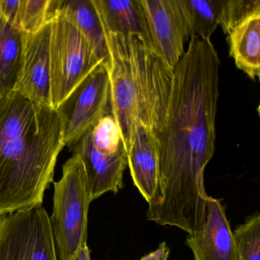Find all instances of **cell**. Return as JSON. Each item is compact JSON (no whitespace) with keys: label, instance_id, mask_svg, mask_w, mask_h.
Masks as SVG:
<instances>
[{"label":"cell","instance_id":"obj_1","mask_svg":"<svg viewBox=\"0 0 260 260\" xmlns=\"http://www.w3.org/2000/svg\"><path fill=\"white\" fill-rule=\"evenodd\" d=\"M220 62L211 40L191 39L173 70L167 113L155 132L159 187L147 218L188 234L207 217L205 170L215 151Z\"/></svg>","mask_w":260,"mask_h":260},{"label":"cell","instance_id":"obj_2","mask_svg":"<svg viewBox=\"0 0 260 260\" xmlns=\"http://www.w3.org/2000/svg\"><path fill=\"white\" fill-rule=\"evenodd\" d=\"M64 147L55 109L16 91L0 96V215L42 205Z\"/></svg>","mask_w":260,"mask_h":260},{"label":"cell","instance_id":"obj_3","mask_svg":"<svg viewBox=\"0 0 260 260\" xmlns=\"http://www.w3.org/2000/svg\"><path fill=\"white\" fill-rule=\"evenodd\" d=\"M109 62L110 112L119 126L126 153L136 127L156 132L162 124L173 70L152 42L135 35L105 31Z\"/></svg>","mask_w":260,"mask_h":260},{"label":"cell","instance_id":"obj_4","mask_svg":"<svg viewBox=\"0 0 260 260\" xmlns=\"http://www.w3.org/2000/svg\"><path fill=\"white\" fill-rule=\"evenodd\" d=\"M51 220L57 260H73L87 245L89 200L84 166L77 155L65 162L63 174L54 182Z\"/></svg>","mask_w":260,"mask_h":260},{"label":"cell","instance_id":"obj_5","mask_svg":"<svg viewBox=\"0 0 260 260\" xmlns=\"http://www.w3.org/2000/svg\"><path fill=\"white\" fill-rule=\"evenodd\" d=\"M50 61L51 107L54 109L103 63L84 36L61 16L51 20Z\"/></svg>","mask_w":260,"mask_h":260},{"label":"cell","instance_id":"obj_6","mask_svg":"<svg viewBox=\"0 0 260 260\" xmlns=\"http://www.w3.org/2000/svg\"><path fill=\"white\" fill-rule=\"evenodd\" d=\"M0 260H57L51 220L42 205L0 215Z\"/></svg>","mask_w":260,"mask_h":260},{"label":"cell","instance_id":"obj_7","mask_svg":"<svg viewBox=\"0 0 260 260\" xmlns=\"http://www.w3.org/2000/svg\"><path fill=\"white\" fill-rule=\"evenodd\" d=\"M110 87L106 67H97L55 109L63 144L74 147L110 109Z\"/></svg>","mask_w":260,"mask_h":260},{"label":"cell","instance_id":"obj_8","mask_svg":"<svg viewBox=\"0 0 260 260\" xmlns=\"http://www.w3.org/2000/svg\"><path fill=\"white\" fill-rule=\"evenodd\" d=\"M51 21L23 37L22 65L14 90L32 101L51 106Z\"/></svg>","mask_w":260,"mask_h":260},{"label":"cell","instance_id":"obj_9","mask_svg":"<svg viewBox=\"0 0 260 260\" xmlns=\"http://www.w3.org/2000/svg\"><path fill=\"white\" fill-rule=\"evenodd\" d=\"M152 42L174 70L185 54L189 36L177 0H141Z\"/></svg>","mask_w":260,"mask_h":260},{"label":"cell","instance_id":"obj_10","mask_svg":"<svg viewBox=\"0 0 260 260\" xmlns=\"http://www.w3.org/2000/svg\"><path fill=\"white\" fill-rule=\"evenodd\" d=\"M90 131L70 150L80 158L84 166L92 202L106 193H118L123 188V175L127 160L124 147L114 154L97 150L91 140Z\"/></svg>","mask_w":260,"mask_h":260},{"label":"cell","instance_id":"obj_11","mask_svg":"<svg viewBox=\"0 0 260 260\" xmlns=\"http://www.w3.org/2000/svg\"><path fill=\"white\" fill-rule=\"evenodd\" d=\"M185 243L194 260H237L234 232L220 199L208 197L205 223L199 231L188 234Z\"/></svg>","mask_w":260,"mask_h":260},{"label":"cell","instance_id":"obj_12","mask_svg":"<svg viewBox=\"0 0 260 260\" xmlns=\"http://www.w3.org/2000/svg\"><path fill=\"white\" fill-rule=\"evenodd\" d=\"M127 160L134 184L149 205L159 187L158 141L153 131L143 125L136 127Z\"/></svg>","mask_w":260,"mask_h":260},{"label":"cell","instance_id":"obj_13","mask_svg":"<svg viewBox=\"0 0 260 260\" xmlns=\"http://www.w3.org/2000/svg\"><path fill=\"white\" fill-rule=\"evenodd\" d=\"M50 14L61 16L71 22L90 45L105 67L109 62L104 31L92 0H51Z\"/></svg>","mask_w":260,"mask_h":260},{"label":"cell","instance_id":"obj_14","mask_svg":"<svg viewBox=\"0 0 260 260\" xmlns=\"http://www.w3.org/2000/svg\"><path fill=\"white\" fill-rule=\"evenodd\" d=\"M92 3L103 31L135 35L153 43L141 0H92Z\"/></svg>","mask_w":260,"mask_h":260},{"label":"cell","instance_id":"obj_15","mask_svg":"<svg viewBox=\"0 0 260 260\" xmlns=\"http://www.w3.org/2000/svg\"><path fill=\"white\" fill-rule=\"evenodd\" d=\"M230 56L236 66L251 80L260 74V12L251 15L226 35Z\"/></svg>","mask_w":260,"mask_h":260},{"label":"cell","instance_id":"obj_16","mask_svg":"<svg viewBox=\"0 0 260 260\" xmlns=\"http://www.w3.org/2000/svg\"><path fill=\"white\" fill-rule=\"evenodd\" d=\"M24 33L0 16V96L14 90L22 65Z\"/></svg>","mask_w":260,"mask_h":260},{"label":"cell","instance_id":"obj_17","mask_svg":"<svg viewBox=\"0 0 260 260\" xmlns=\"http://www.w3.org/2000/svg\"><path fill=\"white\" fill-rule=\"evenodd\" d=\"M189 39L211 40L220 25L223 0H177Z\"/></svg>","mask_w":260,"mask_h":260},{"label":"cell","instance_id":"obj_18","mask_svg":"<svg viewBox=\"0 0 260 260\" xmlns=\"http://www.w3.org/2000/svg\"><path fill=\"white\" fill-rule=\"evenodd\" d=\"M234 232L237 248V260H260V214L246 217Z\"/></svg>","mask_w":260,"mask_h":260},{"label":"cell","instance_id":"obj_19","mask_svg":"<svg viewBox=\"0 0 260 260\" xmlns=\"http://www.w3.org/2000/svg\"><path fill=\"white\" fill-rule=\"evenodd\" d=\"M91 140L97 150L107 154H114L124 147L119 126L109 109L90 131Z\"/></svg>","mask_w":260,"mask_h":260},{"label":"cell","instance_id":"obj_20","mask_svg":"<svg viewBox=\"0 0 260 260\" xmlns=\"http://www.w3.org/2000/svg\"><path fill=\"white\" fill-rule=\"evenodd\" d=\"M50 5L51 0H21L19 29L25 34L38 32L51 22Z\"/></svg>","mask_w":260,"mask_h":260},{"label":"cell","instance_id":"obj_21","mask_svg":"<svg viewBox=\"0 0 260 260\" xmlns=\"http://www.w3.org/2000/svg\"><path fill=\"white\" fill-rule=\"evenodd\" d=\"M258 12L259 0H223L219 25L226 36L236 25Z\"/></svg>","mask_w":260,"mask_h":260},{"label":"cell","instance_id":"obj_22","mask_svg":"<svg viewBox=\"0 0 260 260\" xmlns=\"http://www.w3.org/2000/svg\"><path fill=\"white\" fill-rule=\"evenodd\" d=\"M20 4L21 0H0V16H2L8 23L18 29H19Z\"/></svg>","mask_w":260,"mask_h":260},{"label":"cell","instance_id":"obj_23","mask_svg":"<svg viewBox=\"0 0 260 260\" xmlns=\"http://www.w3.org/2000/svg\"><path fill=\"white\" fill-rule=\"evenodd\" d=\"M168 247L166 242H161L158 246L157 249H155L153 252L144 255L140 260H157V258L160 256L161 254L165 251V249Z\"/></svg>","mask_w":260,"mask_h":260},{"label":"cell","instance_id":"obj_24","mask_svg":"<svg viewBox=\"0 0 260 260\" xmlns=\"http://www.w3.org/2000/svg\"><path fill=\"white\" fill-rule=\"evenodd\" d=\"M73 260H91L90 250L88 245L82 247Z\"/></svg>","mask_w":260,"mask_h":260},{"label":"cell","instance_id":"obj_25","mask_svg":"<svg viewBox=\"0 0 260 260\" xmlns=\"http://www.w3.org/2000/svg\"><path fill=\"white\" fill-rule=\"evenodd\" d=\"M170 247H167L165 249L164 252L161 254L160 256L157 258V260H169V257H170Z\"/></svg>","mask_w":260,"mask_h":260}]
</instances>
